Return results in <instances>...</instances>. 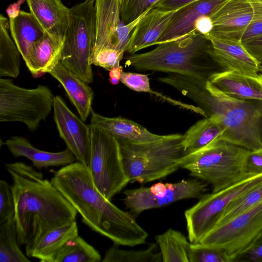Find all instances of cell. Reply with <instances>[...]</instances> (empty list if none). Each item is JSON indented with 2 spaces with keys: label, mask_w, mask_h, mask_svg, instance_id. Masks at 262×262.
Here are the masks:
<instances>
[{
  "label": "cell",
  "mask_w": 262,
  "mask_h": 262,
  "mask_svg": "<svg viewBox=\"0 0 262 262\" xmlns=\"http://www.w3.org/2000/svg\"><path fill=\"white\" fill-rule=\"evenodd\" d=\"M12 180L18 242L31 252L50 230L75 221L77 210L41 172L25 163H6Z\"/></svg>",
  "instance_id": "1"
},
{
  "label": "cell",
  "mask_w": 262,
  "mask_h": 262,
  "mask_svg": "<svg viewBox=\"0 0 262 262\" xmlns=\"http://www.w3.org/2000/svg\"><path fill=\"white\" fill-rule=\"evenodd\" d=\"M52 184L92 230L118 245L146 243L148 233L128 212L118 208L94 185L88 168L76 161L54 172Z\"/></svg>",
  "instance_id": "2"
},
{
  "label": "cell",
  "mask_w": 262,
  "mask_h": 262,
  "mask_svg": "<svg viewBox=\"0 0 262 262\" xmlns=\"http://www.w3.org/2000/svg\"><path fill=\"white\" fill-rule=\"evenodd\" d=\"M159 80L193 101L205 117L216 118L225 129L221 139L250 151L262 148V101L234 98L209 80L178 74Z\"/></svg>",
  "instance_id": "3"
},
{
  "label": "cell",
  "mask_w": 262,
  "mask_h": 262,
  "mask_svg": "<svg viewBox=\"0 0 262 262\" xmlns=\"http://www.w3.org/2000/svg\"><path fill=\"white\" fill-rule=\"evenodd\" d=\"M210 45L204 35L194 32L159 44L150 51L130 54L126 62L138 71L178 74L207 81L212 74L222 71L208 53Z\"/></svg>",
  "instance_id": "4"
},
{
  "label": "cell",
  "mask_w": 262,
  "mask_h": 262,
  "mask_svg": "<svg viewBox=\"0 0 262 262\" xmlns=\"http://www.w3.org/2000/svg\"><path fill=\"white\" fill-rule=\"evenodd\" d=\"M184 137V135L174 134L143 143L118 141L130 182H149L177 171L180 168V160L185 155Z\"/></svg>",
  "instance_id": "5"
},
{
  "label": "cell",
  "mask_w": 262,
  "mask_h": 262,
  "mask_svg": "<svg viewBox=\"0 0 262 262\" xmlns=\"http://www.w3.org/2000/svg\"><path fill=\"white\" fill-rule=\"evenodd\" d=\"M250 150L218 138L184 156L180 168L211 186L212 192L225 189L247 177L245 163Z\"/></svg>",
  "instance_id": "6"
},
{
  "label": "cell",
  "mask_w": 262,
  "mask_h": 262,
  "mask_svg": "<svg viewBox=\"0 0 262 262\" xmlns=\"http://www.w3.org/2000/svg\"><path fill=\"white\" fill-rule=\"evenodd\" d=\"M95 0H85L70 9L60 62L87 84L93 81L91 57L96 40Z\"/></svg>",
  "instance_id": "7"
},
{
  "label": "cell",
  "mask_w": 262,
  "mask_h": 262,
  "mask_svg": "<svg viewBox=\"0 0 262 262\" xmlns=\"http://www.w3.org/2000/svg\"><path fill=\"white\" fill-rule=\"evenodd\" d=\"M54 97L46 85L26 89L9 79H0V122H19L36 129L53 108Z\"/></svg>",
  "instance_id": "8"
},
{
  "label": "cell",
  "mask_w": 262,
  "mask_h": 262,
  "mask_svg": "<svg viewBox=\"0 0 262 262\" xmlns=\"http://www.w3.org/2000/svg\"><path fill=\"white\" fill-rule=\"evenodd\" d=\"M90 126L91 151L88 169L95 187L111 201L130 182L124 169L120 143L100 128Z\"/></svg>",
  "instance_id": "9"
},
{
  "label": "cell",
  "mask_w": 262,
  "mask_h": 262,
  "mask_svg": "<svg viewBox=\"0 0 262 262\" xmlns=\"http://www.w3.org/2000/svg\"><path fill=\"white\" fill-rule=\"evenodd\" d=\"M262 183V173L250 175L215 192L205 193L185 211L188 237L196 244L215 226L226 207L241 194Z\"/></svg>",
  "instance_id": "10"
},
{
  "label": "cell",
  "mask_w": 262,
  "mask_h": 262,
  "mask_svg": "<svg viewBox=\"0 0 262 262\" xmlns=\"http://www.w3.org/2000/svg\"><path fill=\"white\" fill-rule=\"evenodd\" d=\"M262 233V200L229 221L217 225L199 243L223 249L233 262Z\"/></svg>",
  "instance_id": "11"
},
{
  "label": "cell",
  "mask_w": 262,
  "mask_h": 262,
  "mask_svg": "<svg viewBox=\"0 0 262 262\" xmlns=\"http://www.w3.org/2000/svg\"><path fill=\"white\" fill-rule=\"evenodd\" d=\"M207 191V183L196 178L173 183L159 182L148 187L125 190L124 201L130 212L137 215L181 200L200 199Z\"/></svg>",
  "instance_id": "12"
},
{
  "label": "cell",
  "mask_w": 262,
  "mask_h": 262,
  "mask_svg": "<svg viewBox=\"0 0 262 262\" xmlns=\"http://www.w3.org/2000/svg\"><path fill=\"white\" fill-rule=\"evenodd\" d=\"M95 7L96 40L91 57L105 49L126 52L132 31L149 9L126 25L121 20V0H95Z\"/></svg>",
  "instance_id": "13"
},
{
  "label": "cell",
  "mask_w": 262,
  "mask_h": 262,
  "mask_svg": "<svg viewBox=\"0 0 262 262\" xmlns=\"http://www.w3.org/2000/svg\"><path fill=\"white\" fill-rule=\"evenodd\" d=\"M54 119L67 148L74 155L76 161L87 168L90 161L91 133L90 125L73 113L59 96L54 97Z\"/></svg>",
  "instance_id": "14"
},
{
  "label": "cell",
  "mask_w": 262,
  "mask_h": 262,
  "mask_svg": "<svg viewBox=\"0 0 262 262\" xmlns=\"http://www.w3.org/2000/svg\"><path fill=\"white\" fill-rule=\"evenodd\" d=\"M211 43L208 53L222 71H233L256 76L260 63L245 49L242 41L204 35Z\"/></svg>",
  "instance_id": "15"
},
{
  "label": "cell",
  "mask_w": 262,
  "mask_h": 262,
  "mask_svg": "<svg viewBox=\"0 0 262 262\" xmlns=\"http://www.w3.org/2000/svg\"><path fill=\"white\" fill-rule=\"evenodd\" d=\"M210 17L213 29L206 35L241 41L252 20L253 10L248 0H228Z\"/></svg>",
  "instance_id": "16"
},
{
  "label": "cell",
  "mask_w": 262,
  "mask_h": 262,
  "mask_svg": "<svg viewBox=\"0 0 262 262\" xmlns=\"http://www.w3.org/2000/svg\"><path fill=\"white\" fill-rule=\"evenodd\" d=\"M228 0H198L177 10L156 45L185 37L195 31L201 16H210Z\"/></svg>",
  "instance_id": "17"
},
{
  "label": "cell",
  "mask_w": 262,
  "mask_h": 262,
  "mask_svg": "<svg viewBox=\"0 0 262 262\" xmlns=\"http://www.w3.org/2000/svg\"><path fill=\"white\" fill-rule=\"evenodd\" d=\"M176 11H165L154 7L150 9L132 31L126 52L133 54L156 45Z\"/></svg>",
  "instance_id": "18"
},
{
  "label": "cell",
  "mask_w": 262,
  "mask_h": 262,
  "mask_svg": "<svg viewBox=\"0 0 262 262\" xmlns=\"http://www.w3.org/2000/svg\"><path fill=\"white\" fill-rule=\"evenodd\" d=\"M221 92L241 100L262 101V73L249 75L233 71H222L208 80Z\"/></svg>",
  "instance_id": "19"
},
{
  "label": "cell",
  "mask_w": 262,
  "mask_h": 262,
  "mask_svg": "<svg viewBox=\"0 0 262 262\" xmlns=\"http://www.w3.org/2000/svg\"><path fill=\"white\" fill-rule=\"evenodd\" d=\"M90 125L100 128L119 141L143 143L156 141L163 135L155 134L142 125L121 117H107L92 111Z\"/></svg>",
  "instance_id": "20"
},
{
  "label": "cell",
  "mask_w": 262,
  "mask_h": 262,
  "mask_svg": "<svg viewBox=\"0 0 262 262\" xmlns=\"http://www.w3.org/2000/svg\"><path fill=\"white\" fill-rule=\"evenodd\" d=\"M30 12L47 33L64 39L70 9L61 0H26Z\"/></svg>",
  "instance_id": "21"
},
{
  "label": "cell",
  "mask_w": 262,
  "mask_h": 262,
  "mask_svg": "<svg viewBox=\"0 0 262 262\" xmlns=\"http://www.w3.org/2000/svg\"><path fill=\"white\" fill-rule=\"evenodd\" d=\"M4 144L14 157L27 158L32 162L34 167L38 169L64 166L76 161L73 154L68 148L59 152L43 151L35 148L23 137H11Z\"/></svg>",
  "instance_id": "22"
},
{
  "label": "cell",
  "mask_w": 262,
  "mask_h": 262,
  "mask_svg": "<svg viewBox=\"0 0 262 262\" xmlns=\"http://www.w3.org/2000/svg\"><path fill=\"white\" fill-rule=\"evenodd\" d=\"M49 74L61 84L80 118L86 121L92 111L94 94L92 88L61 62Z\"/></svg>",
  "instance_id": "23"
},
{
  "label": "cell",
  "mask_w": 262,
  "mask_h": 262,
  "mask_svg": "<svg viewBox=\"0 0 262 262\" xmlns=\"http://www.w3.org/2000/svg\"><path fill=\"white\" fill-rule=\"evenodd\" d=\"M64 41L45 32L43 37L34 44L25 62L33 77L49 73L60 62Z\"/></svg>",
  "instance_id": "24"
},
{
  "label": "cell",
  "mask_w": 262,
  "mask_h": 262,
  "mask_svg": "<svg viewBox=\"0 0 262 262\" xmlns=\"http://www.w3.org/2000/svg\"><path fill=\"white\" fill-rule=\"evenodd\" d=\"M9 24L11 36L26 62L32 47L45 31L31 12L22 10L15 17L9 18Z\"/></svg>",
  "instance_id": "25"
},
{
  "label": "cell",
  "mask_w": 262,
  "mask_h": 262,
  "mask_svg": "<svg viewBox=\"0 0 262 262\" xmlns=\"http://www.w3.org/2000/svg\"><path fill=\"white\" fill-rule=\"evenodd\" d=\"M78 235L76 221L54 228L47 232L33 249L30 257L41 262H53L59 250L71 239Z\"/></svg>",
  "instance_id": "26"
},
{
  "label": "cell",
  "mask_w": 262,
  "mask_h": 262,
  "mask_svg": "<svg viewBox=\"0 0 262 262\" xmlns=\"http://www.w3.org/2000/svg\"><path fill=\"white\" fill-rule=\"evenodd\" d=\"M224 128L215 117H205L192 125L184 135L185 155L198 150L221 138Z\"/></svg>",
  "instance_id": "27"
},
{
  "label": "cell",
  "mask_w": 262,
  "mask_h": 262,
  "mask_svg": "<svg viewBox=\"0 0 262 262\" xmlns=\"http://www.w3.org/2000/svg\"><path fill=\"white\" fill-rule=\"evenodd\" d=\"M8 19L0 15V76L16 78L20 73L21 55L9 33Z\"/></svg>",
  "instance_id": "28"
},
{
  "label": "cell",
  "mask_w": 262,
  "mask_h": 262,
  "mask_svg": "<svg viewBox=\"0 0 262 262\" xmlns=\"http://www.w3.org/2000/svg\"><path fill=\"white\" fill-rule=\"evenodd\" d=\"M163 262H189L191 243L181 232L169 229L156 237Z\"/></svg>",
  "instance_id": "29"
},
{
  "label": "cell",
  "mask_w": 262,
  "mask_h": 262,
  "mask_svg": "<svg viewBox=\"0 0 262 262\" xmlns=\"http://www.w3.org/2000/svg\"><path fill=\"white\" fill-rule=\"evenodd\" d=\"M18 242L14 217L0 224V262H29Z\"/></svg>",
  "instance_id": "30"
},
{
  "label": "cell",
  "mask_w": 262,
  "mask_h": 262,
  "mask_svg": "<svg viewBox=\"0 0 262 262\" xmlns=\"http://www.w3.org/2000/svg\"><path fill=\"white\" fill-rule=\"evenodd\" d=\"M101 255L80 236L68 241L59 250L53 262H99Z\"/></svg>",
  "instance_id": "31"
},
{
  "label": "cell",
  "mask_w": 262,
  "mask_h": 262,
  "mask_svg": "<svg viewBox=\"0 0 262 262\" xmlns=\"http://www.w3.org/2000/svg\"><path fill=\"white\" fill-rule=\"evenodd\" d=\"M120 81L133 91L154 94L159 98L162 99L171 104L193 112L204 117L205 116L204 111L198 106L186 104L174 100L170 97L151 90L149 79L147 75L130 72H123L121 75Z\"/></svg>",
  "instance_id": "32"
},
{
  "label": "cell",
  "mask_w": 262,
  "mask_h": 262,
  "mask_svg": "<svg viewBox=\"0 0 262 262\" xmlns=\"http://www.w3.org/2000/svg\"><path fill=\"white\" fill-rule=\"evenodd\" d=\"M115 244L105 253L103 262H160L162 261V254L157 252V246L153 243L143 250L120 249Z\"/></svg>",
  "instance_id": "33"
},
{
  "label": "cell",
  "mask_w": 262,
  "mask_h": 262,
  "mask_svg": "<svg viewBox=\"0 0 262 262\" xmlns=\"http://www.w3.org/2000/svg\"><path fill=\"white\" fill-rule=\"evenodd\" d=\"M262 200V183L231 202L224 209L214 227L223 224Z\"/></svg>",
  "instance_id": "34"
},
{
  "label": "cell",
  "mask_w": 262,
  "mask_h": 262,
  "mask_svg": "<svg viewBox=\"0 0 262 262\" xmlns=\"http://www.w3.org/2000/svg\"><path fill=\"white\" fill-rule=\"evenodd\" d=\"M189 262H231L227 253L222 248L191 243L189 251Z\"/></svg>",
  "instance_id": "35"
},
{
  "label": "cell",
  "mask_w": 262,
  "mask_h": 262,
  "mask_svg": "<svg viewBox=\"0 0 262 262\" xmlns=\"http://www.w3.org/2000/svg\"><path fill=\"white\" fill-rule=\"evenodd\" d=\"M160 0H121V17L128 24L151 9Z\"/></svg>",
  "instance_id": "36"
},
{
  "label": "cell",
  "mask_w": 262,
  "mask_h": 262,
  "mask_svg": "<svg viewBox=\"0 0 262 262\" xmlns=\"http://www.w3.org/2000/svg\"><path fill=\"white\" fill-rule=\"evenodd\" d=\"M15 205L11 185L0 181V224L14 217Z\"/></svg>",
  "instance_id": "37"
},
{
  "label": "cell",
  "mask_w": 262,
  "mask_h": 262,
  "mask_svg": "<svg viewBox=\"0 0 262 262\" xmlns=\"http://www.w3.org/2000/svg\"><path fill=\"white\" fill-rule=\"evenodd\" d=\"M125 52L112 49L100 50L91 58L92 64L110 71L113 68L120 66Z\"/></svg>",
  "instance_id": "38"
},
{
  "label": "cell",
  "mask_w": 262,
  "mask_h": 262,
  "mask_svg": "<svg viewBox=\"0 0 262 262\" xmlns=\"http://www.w3.org/2000/svg\"><path fill=\"white\" fill-rule=\"evenodd\" d=\"M233 262H262V233Z\"/></svg>",
  "instance_id": "39"
},
{
  "label": "cell",
  "mask_w": 262,
  "mask_h": 262,
  "mask_svg": "<svg viewBox=\"0 0 262 262\" xmlns=\"http://www.w3.org/2000/svg\"><path fill=\"white\" fill-rule=\"evenodd\" d=\"M245 171L249 175L262 173V148L249 151L245 161Z\"/></svg>",
  "instance_id": "40"
},
{
  "label": "cell",
  "mask_w": 262,
  "mask_h": 262,
  "mask_svg": "<svg viewBox=\"0 0 262 262\" xmlns=\"http://www.w3.org/2000/svg\"><path fill=\"white\" fill-rule=\"evenodd\" d=\"M245 49L260 63H262V35L242 42Z\"/></svg>",
  "instance_id": "41"
},
{
  "label": "cell",
  "mask_w": 262,
  "mask_h": 262,
  "mask_svg": "<svg viewBox=\"0 0 262 262\" xmlns=\"http://www.w3.org/2000/svg\"><path fill=\"white\" fill-rule=\"evenodd\" d=\"M198 0H160L153 7L165 11L178 9Z\"/></svg>",
  "instance_id": "42"
},
{
  "label": "cell",
  "mask_w": 262,
  "mask_h": 262,
  "mask_svg": "<svg viewBox=\"0 0 262 262\" xmlns=\"http://www.w3.org/2000/svg\"><path fill=\"white\" fill-rule=\"evenodd\" d=\"M195 31L204 35L209 34L213 29V23L209 16L200 17L195 23Z\"/></svg>",
  "instance_id": "43"
},
{
  "label": "cell",
  "mask_w": 262,
  "mask_h": 262,
  "mask_svg": "<svg viewBox=\"0 0 262 262\" xmlns=\"http://www.w3.org/2000/svg\"><path fill=\"white\" fill-rule=\"evenodd\" d=\"M262 35V20L251 23L244 31L241 41Z\"/></svg>",
  "instance_id": "44"
},
{
  "label": "cell",
  "mask_w": 262,
  "mask_h": 262,
  "mask_svg": "<svg viewBox=\"0 0 262 262\" xmlns=\"http://www.w3.org/2000/svg\"><path fill=\"white\" fill-rule=\"evenodd\" d=\"M109 81L113 85H117L120 81L122 74L123 72V68L119 66L112 69L109 71Z\"/></svg>",
  "instance_id": "45"
},
{
  "label": "cell",
  "mask_w": 262,
  "mask_h": 262,
  "mask_svg": "<svg viewBox=\"0 0 262 262\" xmlns=\"http://www.w3.org/2000/svg\"><path fill=\"white\" fill-rule=\"evenodd\" d=\"M25 1L19 0L8 7L6 12L9 18H14L18 15L21 11L20 10V6Z\"/></svg>",
  "instance_id": "46"
},
{
  "label": "cell",
  "mask_w": 262,
  "mask_h": 262,
  "mask_svg": "<svg viewBox=\"0 0 262 262\" xmlns=\"http://www.w3.org/2000/svg\"><path fill=\"white\" fill-rule=\"evenodd\" d=\"M259 71H260V72L262 73V63H260Z\"/></svg>",
  "instance_id": "47"
}]
</instances>
